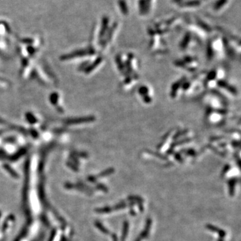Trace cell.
Listing matches in <instances>:
<instances>
[{"instance_id":"obj_17","label":"cell","mask_w":241,"mask_h":241,"mask_svg":"<svg viewBox=\"0 0 241 241\" xmlns=\"http://www.w3.org/2000/svg\"><path fill=\"white\" fill-rule=\"evenodd\" d=\"M111 237H112V241H119V238H118V237L117 234H115V233H112L111 234Z\"/></svg>"},{"instance_id":"obj_13","label":"cell","mask_w":241,"mask_h":241,"mask_svg":"<svg viewBox=\"0 0 241 241\" xmlns=\"http://www.w3.org/2000/svg\"><path fill=\"white\" fill-rule=\"evenodd\" d=\"M114 171H115V170H114L113 168H109V169H107V170H106L102 171V172L98 175V177H100V178H102V177H104V176H109V175H111V174L113 173Z\"/></svg>"},{"instance_id":"obj_26","label":"cell","mask_w":241,"mask_h":241,"mask_svg":"<svg viewBox=\"0 0 241 241\" xmlns=\"http://www.w3.org/2000/svg\"><path fill=\"white\" fill-rule=\"evenodd\" d=\"M0 216H1V213H0Z\"/></svg>"},{"instance_id":"obj_9","label":"cell","mask_w":241,"mask_h":241,"mask_svg":"<svg viewBox=\"0 0 241 241\" xmlns=\"http://www.w3.org/2000/svg\"><path fill=\"white\" fill-rule=\"evenodd\" d=\"M127 199L129 201H132V202H134L135 203H143L144 202V200L143 198L141 197V196H139V195H129L127 197Z\"/></svg>"},{"instance_id":"obj_18","label":"cell","mask_w":241,"mask_h":241,"mask_svg":"<svg viewBox=\"0 0 241 241\" xmlns=\"http://www.w3.org/2000/svg\"><path fill=\"white\" fill-rule=\"evenodd\" d=\"M137 206H138L139 210H140V212H143V210H144V208H143V204H141V203H137Z\"/></svg>"},{"instance_id":"obj_10","label":"cell","mask_w":241,"mask_h":241,"mask_svg":"<svg viewBox=\"0 0 241 241\" xmlns=\"http://www.w3.org/2000/svg\"><path fill=\"white\" fill-rule=\"evenodd\" d=\"M228 0H218L216 1L215 4H214V9L215 10H220L222 7H223L226 4Z\"/></svg>"},{"instance_id":"obj_21","label":"cell","mask_w":241,"mask_h":241,"mask_svg":"<svg viewBox=\"0 0 241 241\" xmlns=\"http://www.w3.org/2000/svg\"><path fill=\"white\" fill-rule=\"evenodd\" d=\"M129 212L131 216H136V212H135V210H134V209H133V208H130Z\"/></svg>"},{"instance_id":"obj_23","label":"cell","mask_w":241,"mask_h":241,"mask_svg":"<svg viewBox=\"0 0 241 241\" xmlns=\"http://www.w3.org/2000/svg\"><path fill=\"white\" fill-rule=\"evenodd\" d=\"M141 238L139 237H138L137 238H136V239L135 240V241H141Z\"/></svg>"},{"instance_id":"obj_20","label":"cell","mask_w":241,"mask_h":241,"mask_svg":"<svg viewBox=\"0 0 241 241\" xmlns=\"http://www.w3.org/2000/svg\"><path fill=\"white\" fill-rule=\"evenodd\" d=\"M88 181H90V182H93H93L96 181V177H95V176H89V177H88Z\"/></svg>"},{"instance_id":"obj_6","label":"cell","mask_w":241,"mask_h":241,"mask_svg":"<svg viewBox=\"0 0 241 241\" xmlns=\"http://www.w3.org/2000/svg\"><path fill=\"white\" fill-rule=\"evenodd\" d=\"M129 229V222L125 220L123 224V229L121 232V241H125L126 238L127 237Z\"/></svg>"},{"instance_id":"obj_11","label":"cell","mask_w":241,"mask_h":241,"mask_svg":"<svg viewBox=\"0 0 241 241\" xmlns=\"http://www.w3.org/2000/svg\"><path fill=\"white\" fill-rule=\"evenodd\" d=\"M126 207H127V203L125 202V201H121V202L117 204L116 205H115L113 207H112V211H113V210H121V209H124Z\"/></svg>"},{"instance_id":"obj_2","label":"cell","mask_w":241,"mask_h":241,"mask_svg":"<svg viewBox=\"0 0 241 241\" xmlns=\"http://www.w3.org/2000/svg\"><path fill=\"white\" fill-rule=\"evenodd\" d=\"M206 228L211 232L217 233V234H218L220 237V238H224L226 236V232L225 231V230L220 229V228L217 227V226H214V225H212V224H207L206 225Z\"/></svg>"},{"instance_id":"obj_16","label":"cell","mask_w":241,"mask_h":241,"mask_svg":"<svg viewBox=\"0 0 241 241\" xmlns=\"http://www.w3.org/2000/svg\"><path fill=\"white\" fill-rule=\"evenodd\" d=\"M4 166H5V168L6 169V170H7V171H9L11 175H12L13 177H14V178H18V175L14 171H13V170H12V169H10L9 167H8V165H4Z\"/></svg>"},{"instance_id":"obj_24","label":"cell","mask_w":241,"mask_h":241,"mask_svg":"<svg viewBox=\"0 0 241 241\" xmlns=\"http://www.w3.org/2000/svg\"><path fill=\"white\" fill-rule=\"evenodd\" d=\"M218 241H224V240L223 239V238H219L218 239Z\"/></svg>"},{"instance_id":"obj_5","label":"cell","mask_w":241,"mask_h":241,"mask_svg":"<svg viewBox=\"0 0 241 241\" xmlns=\"http://www.w3.org/2000/svg\"><path fill=\"white\" fill-rule=\"evenodd\" d=\"M237 183V178H231L228 180V186H229V193L230 196H233L235 192V186Z\"/></svg>"},{"instance_id":"obj_22","label":"cell","mask_w":241,"mask_h":241,"mask_svg":"<svg viewBox=\"0 0 241 241\" xmlns=\"http://www.w3.org/2000/svg\"><path fill=\"white\" fill-rule=\"evenodd\" d=\"M185 1V0H173V2H176V3H179V4H180L182 1Z\"/></svg>"},{"instance_id":"obj_19","label":"cell","mask_w":241,"mask_h":241,"mask_svg":"<svg viewBox=\"0 0 241 241\" xmlns=\"http://www.w3.org/2000/svg\"><path fill=\"white\" fill-rule=\"evenodd\" d=\"M229 170H230V166L229 165L225 166L224 170H223V171H222V175H224V174L226 173Z\"/></svg>"},{"instance_id":"obj_8","label":"cell","mask_w":241,"mask_h":241,"mask_svg":"<svg viewBox=\"0 0 241 241\" xmlns=\"http://www.w3.org/2000/svg\"><path fill=\"white\" fill-rule=\"evenodd\" d=\"M95 226L97 228V229L100 230L101 232H102L104 234H109L110 231L107 229V228L104 226V225L101 223V222L99 221H95Z\"/></svg>"},{"instance_id":"obj_3","label":"cell","mask_w":241,"mask_h":241,"mask_svg":"<svg viewBox=\"0 0 241 241\" xmlns=\"http://www.w3.org/2000/svg\"><path fill=\"white\" fill-rule=\"evenodd\" d=\"M201 4L200 0H185L179 4V6L183 7H198Z\"/></svg>"},{"instance_id":"obj_25","label":"cell","mask_w":241,"mask_h":241,"mask_svg":"<svg viewBox=\"0 0 241 241\" xmlns=\"http://www.w3.org/2000/svg\"><path fill=\"white\" fill-rule=\"evenodd\" d=\"M146 1L150 4V3H151V0H146Z\"/></svg>"},{"instance_id":"obj_7","label":"cell","mask_w":241,"mask_h":241,"mask_svg":"<svg viewBox=\"0 0 241 241\" xmlns=\"http://www.w3.org/2000/svg\"><path fill=\"white\" fill-rule=\"evenodd\" d=\"M119 6L120 8V10L123 14L127 15L129 12V9L127 4L125 0H119Z\"/></svg>"},{"instance_id":"obj_4","label":"cell","mask_w":241,"mask_h":241,"mask_svg":"<svg viewBox=\"0 0 241 241\" xmlns=\"http://www.w3.org/2000/svg\"><path fill=\"white\" fill-rule=\"evenodd\" d=\"M150 4L146 1V0H139V8L142 14H145L149 12Z\"/></svg>"},{"instance_id":"obj_12","label":"cell","mask_w":241,"mask_h":241,"mask_svg":"<svg viewBox=\"0 0 241 241\" xmlns=\"http://www.w3.org/2000/svg\"><path fill=\"white\" fill-rule=\"evenodd\" d=\"M95 211L96 212H98V213H104V214H105V213H110V212H111L112 211V207H111V206H104V207H103V208H97Z\"/></svg>"},{"instance_id":"obj_15","label":"cell","mask_w":241,"mask_h":241,"mask_svg":"<svg viewBox=\"0 0 241 241\" xmlns=\"http://www.w3.org/2000/svg\"><path fill=\"white\" fill-rule=\"evenodd\" d=\"M96 187L99 190H101V191L104 192H108L109 190L108 187H107L105 185H104L103 184H97L96 186Z\"/></svg>"},{"instance_id":"obj_14","label":"cell","mask_w":241,"mask_h":241,"mask_svg":"<svg viewBox=\"0 0 241 241\" xmlns=\"http://www.w3.org/2000/svg\"><path fill=\"white\" fill-rule=\"evenodd\" d=\"M197 23H198V24H199L201 28H203L204 29V30L207 31V32L210 30V28H209V26H208L207 24H206L204 22H203L202 20H199V19L197 20Z\"/></svg>"},{"instance_id":"obj_1","label":"cell","mask_w":241,"mask_h":241,"mask_svg":"<svg viewBox=\"0 0 241 241\" xmlns=\"http://www.w3.org/2000/svg\"><path fill=\"white\" fill-rule=\"evenodd\" d=\"M152 224V220L151 218H147L146 220L145 226L144 229L143 230V231L141 232L140 235L139 236V237L141 238V239H146V238L149 237V231L150 229H151Z\"/></svg>"}]
</instances>
